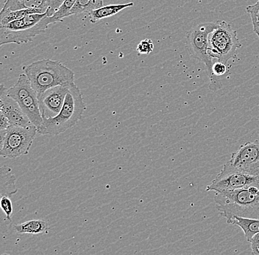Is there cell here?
Masks as SVG:
<instances>
[{
	"instance_id": "obj_1",
	"label": "cell",
	"mask_w": 259,
	"mask_h": 255,
	"mask_svg": "<svg viewBox=\"0 0 259 255\" xmlns=\"http://www.w3.org/2000/svg\"><path fill=\"white\" fill-rule=\"evenodd\" d=\"M214 201L227 221L234 216L259 219V186L216 192Z\"/></svg>"
},
{
	"instance_id": "obj_2",
	"label": "cell",
	"mask_w": 259,
	"mask_h": 255,
	"mask_svg": "<svg viewBox=\"0 0 259 255\" xmlns=\"http://www.w3.org/2000/svg\"><path fill=\"white\" fill-rule=\"evenodd\" d=\"M32 88L40 94L49 88L74 82V73L61 61L42 59L23 67Z\"/></svg>"
},
{
	"instance_id": "obj_3",
	"label": "cell",
	"mask_w": 259,
	"mask_h": 255,
	"mask_svg": "<svg viewBox=\"0 0 259 255\" xmlns=\"http://www.w3.org/2000/svg\"><path fill=\"white\" fill-rule=\"evenodd\" d=\"M85 105L80 88L74 82L69 85L64 106L56 117L45 119L38 128L40 135H58L72 128L81 120Z\"/></svg>"
},
{
	"instance_id": "obj_4",
	"label": "cell",
	"mask_w": 259,
	"mask_h": 255,
	"mask_svg": "<svg viewBox=\"0 0 259 255\" xmlns=\"http://www.w3.org/2000/svg\"><path fill=\"white\" fill-rule=\"evenodd\" d=\"M51 24V18L46 14H32L0 26V45L32 41L37 35L45 33Z\"/></svg>"
},
{
	"instance_id": "obj_5",
	"label": "cell",
	"mask_w": 259,
	"mask_h": 255,
	"mask_svg": "<svg viewBox=\"0 0 259 255\" xmlns=\"http://www.w3.org/2000/svg\"><path fill=\"white\" fill-rule=\"evenodd\" d=\"M218 27L208 35V55L217 61L227 64L236 58V52L242 47L237 33L225 21H218Z\"/></svg>"
},
{
	"instance_id": "obj_6",
	"label": "cell",
	"mask_w": 259,
	"mask_h": 255,
	"mask_svg": "<svg viewBox=\"0 0 259 255\" xmlns=\"http://www.w3.org/2000/svg\"><path fill=\"white\" fill-rule=\"evenodd\" d=\"M38 133V127L33 124L27 127L10 126L6 130L4 141L0 146V156L9 159L27 156Z\"/></svg>"
},
{
	"instance_id": "obj_7",
	"label": "cell",
	"mask_w": 259,
	"mask_h": 255,
	"mask_svg": "<svg viewBox=\"0 0 259 255\" xmlns=\"http://www.w3.org/2000/svg\"><path fill=\"white\" fill-rule=\"evenodd\" d=\"M8 94L19 103L32 124L38 128L44 119L40 114L38 93L25 74H21L15 85L8 88Z\"/></svg>"
},
{
	"instance_id": "obj_8",
	"label": "cell",
	"mask_w": 259,
	"mask_h": 255,
	"mask_svg": "<svg viewBox=\"0 0 259 255\" xmlns=\"http://www.w3.org/2000/svg\"><path fill=\"white\" fill-rule=\"evenodd\" d=\"M250 186H259L258 177L243 172L228 161L221 172L207 186L206 190L223 192Z\"/></svg>"
},
{
	"instance_id": "obj_9",
	"label": "cell",
	"mask_w": 259,
	"mask_h": 255,
	"mask_svg": "<svg viewBox=\"0 0 259 255\" xmlns=\"http://www.w3.org/2000/svg\"><path fill=\"white\" fill-rule=\"evenodd\" d=\"M215 23H201L192 27L186 36V46L192 57L203 63L206 66L208 77L212 75L213 58L208 53V35L218 27Z\"/></svg>"
},
{
	"instance_id": "obj_10",
	"label": "cell",
	"mask_w": 259,
	"mask_h": 255,
	"mask_svg": "<svg viewBox=\"0 0 259 255\" xmlns=\"http://www.w3.org/2000/svg\"><path fill=\"white\" fill-rule=\"evenodd\" d=\"M229 162L243 172L259 178V140L242 144L231 155Z\"/></svg>"
},
{
	"instance_id": "obj_11",
	"label": "cell",
	"mask_w": 259,
	"mask_h": 255,
	"mask_svg": "<svg viewBox=\"0 0 259 255\" xmlns=\"http://www.w3.org/2000/svg\"><path fill=\"white\" fill-rule=\"evenodd\" d=\"M69 85L53 87L38 95L40 114L43 119L56 117L59 114L64 106Z\"/></svg>"
},
{
	"instance_id": "obj_12",
	"label": "cell",
	"mask_w": 259,
	"mask_h": 255,
	"mask_svg": "<svg viewBox=\"0 0 259 255\" xmlns=\"http://www.w3.org/2000/svg\"><path fill=\"white\" fill-rule=\"evenodd\" d=\"M0 111L7 116L11 126L27 127L32 124L19 103L8 94V88L4 85L0 88Z\"/></svg>"
},
{
	"instance_id": "obj_13",
	"label": "cell",
	"mask_w": 259,
	"mask_h": 255,
	"mask_svg": "<svg viewBox=\"0 0 259 255\" xmlns=\"http://www.w3.org/2000/svg\"><path fill=\"white\" fill-rule=\"evenodd\" d=\"M48 0H6L3 10H30L36 14H46Z\"/></svg>"
},
{
	"instance_id": "obj_14",
	"label": "cell",
	"mask_w": 259,
	"mask_h": 255,
	"mask_svg": "<svg viewBox=\"0 0 259 255\" xmlns=\"http://www.w3.org/2000/svg\"><path fill=\"white\" fill-rule=\"evenodd\" d=\"M18 192L16 178L11 168L3 166L0 169V195L2 196H12Z\"/></svg>"
},
{
	"instance_id": "obj_15",
	"label": "cell",
	"mask_w": 259,
	"mask_h": 255,
	"mask_svg": "<svg viewBox=\"0 0 259 255\" xmlns=\"http://www.w3.org/2000/svg\"><path fill=\"white\" fill-rule=\"evenodd\" d=\"M227 223L240 227L247 241H250L254 235L259 233V219L234 216L227 221Z\"/></svg>"
},
{
	"instance_id": "obj_16",
	"label": "cell",
	"mask_w": 259,
	"mask_h": 255,
	"mask_svg": "<svg viewBox=\"0 0 259 255\" xmlns=\"http://www.w3.org/2000/svg\"><path fill=\"white\" fill-rule=\"evenodd\" d=\"M134 6V3H126V4L110 5L103 6L100 9L94 10L89 13V19L92 23H97L102 19L112 17L123 10L128 9Z\"/></svg>"
},
{
	"instance_id": "obj_17",
	"label": "cell",
	"mask_w": 259,
	"mask_h": 255,
	"mask_svg": "<svg viewBox=\"0 0 259 255\" xmlns=\"http://www.w3.org/2000/svg\"><path fill=\"white\" fill-rule=\"evenodd\" d=\"M48 225L46 222L40 219L30 220L22 224L14 225V230L19 234H30L38 235L48 231Z\"/></svg>"
},
{
	"instance_id": "obj_18",
	"label": "cell",
	"mask_w": 259,
	"mask_h": 255,
	"mask_svg": "<svg viewBox=\"0 0 259 255\" xmlns=\"http://www.w3.org/2000/svg\"><path fill=\"white\" fill-rule=\"evenodd\" d=\"M103 6V0H77L68 17L78 15L82 13H88L89 14L91 11L100 9Z\"/></svg>"
},
{
	"instance_id": "obj_19",
	"label": "cell",
	"mask_w": 259,
	"mask_h": 255,
	"mask_svg": "<svg viewBox=\"0 0 259 255\" xmlns=\"http://www.w3.org/2000/svg\"><path fill=\"white\" fill-rule=\"evenodd\" d=\"M36 14L30 10H18V11H11V10L2 9L0 14V26L7 25L14 21L22 19L29 14Z\"/></svg>"
},
{
	"instance_id": "obj_20",
	"label": "cell",
	"mask_w": 259,
	"mask_h": 255,
	"mask_svg": "<svg viewBox=\"0 0 259 255\" xmlns=\"http://www.w3.org/2000/svg\"><path fill=\"white\" fill-rule=\"evenodd\" d=\"M77 0H65L64 3L61 5L59 9L55 13L54 15L50 17L53 24L58 22H63L64 18L68 17L71 10L74 7Z\"/></svg>"
},
{
	"instance_id": "obj_21",
	"label": "cell",
	"mask_w": 259,
	"mask_h": 255,
	"mask_svg": "<svg viewBox=\"0 0 259 255\" xmlns=\"http://www.w3.org/2000/svg\"><path fill=\"white\" fill-rule=\"evenodd\" d=\"M246 10L250 14L254 32L259 33V0L255 4L247 6Z\"/></svg>"
},
{
	"instance_id": "obj_22",
	"label": "cell",
	"mask_w": 259,
	"mask_h": 255,
	"mask_svg": "<svg viewBox=\"0 0 259 255\" xmlns=\"http://www.w3.org/2000/svg\"><path fill=\"white\" fill-rule=\"evenodd\" d=\"M1 208L6 215V219L9 222L11 221L13 214H14V208H13L12 201L9 196H2Z\"/></svg>"
},
{
	"instance_id": "obj_23",
	"label": "cell",
	"mask_w": 259,
	"mask_h": 255,
	"mask_svg": "<svg viewBox=\"0 0 259 255\" xmlns=\"http://www.w3.org/2000/svg\"><path fill=\"white\" fill-rule=\"evenodd\" d=\"M154 44L151 39H145L138 44L137 51L141 55H149L153 51Z\"/></svg>"
},
{
	"instance_id": "obj_24",
	"label": "cell",
	"mask_w": 259,
	"mask_h": 255,
	"mask_svg": "<svg viewBox=\"0 0 259 255\" xmlns=\"http://www.w3.org/2000/svg\"><path fill=\"white\" fill-rule=\"evenodd\" d=\"M65 0H48V9L46 14L48 17L54 15L55 13L59 9Z\"/></svg>"
},
{
	"instance_id": "obj_25",
	"label": "cell",
	"mask_w": 259,
	"mask_h": 255,
	"mask_svg": "<svg viewBox=\"0 0 259 255\" xmlns=\"http://www.w3.org/2000/svg\"><path fill=\"white\" fill-rule=\"evenodd\" d=\"M252 254L259 255V233L254 235L250 240Z\"/></svg>"
},
{
	"instance_id": "obj_26",
	"label": "cell",
	"mask_w": 259,
	"mask_h": 255,
	"mask_svg": "<svg viewBox=\"0 0 259 255\" xmlns=\"http://www.w3.org/2000/svg\"><path fill=\"white\" fill-rule=\"evenodd\" d=\"M0 116H1V124H0V130H6L8 127L11 126L10 124L9 120L7 118V116L5 115L3 112L0 111Z\"/></svg>"
},
{
	"instance_id": "obj_27",
	"label": "cell",
	"mask_w": 259,
	"mask_h": 255,
	"mask_svg": "<svg viewBox=\"0 0 259 255\" xmlns=\"http://www.w3.org/2000/svg\"><path fill=\"white\" fill-rule=\"evenodd\" d=\"M257 35H258V38H259V33L257 34Z\"/></svg>"
}]
</instances>
